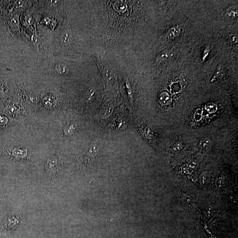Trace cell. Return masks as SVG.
Masks as SVG:
<instances>
[{"label":"cell","mask_w":238,"mask_h":238,"mask_svg":"<svg viewBox=\"0 0 238 238\" xmlns=\"http://www.w3.org/2000/svg\"><path fill=\"white\" fill-rule=\"evenodd\" d=\"M102 69V74L105 79L108 80H112L113 77L112 71L107 65L104 66Z\"/></svg>","instance_id":"3"},{"label":"cell","mask_w":238,"mask_h":238,"mask_svg":"<svg viewBox=\"0 0 238 238\" xmlns=\"http://www.w3.org/2000/svg\"><path fill=\"white\" fill-rule=\"evenodd\" d=\"M56 70L58 73L60 74H63V73H65V72L66 70V67L65 65H62V64H58L56 65L55 67Z\"/></svg>","instance_id":"5"},{"label":"cell","mask_w":238,"mask_h":238,"mask_svg":"<svg viewBox=\"0 0 238 238\" xmlns=\"http://www.w3.org/2000/svg\"><path fill=\"white\" fill-rule=\"evenodd\" d=\"M76 129V126L74 125H71L66 127L64 130V131L67 135H70L75 132Z\"/></svg>","instance_id":"4"},{"label":"cell","mask_w":238,"mask_h":238,"mask_svg":"<svg viewBox=\"0 0 238 238\" xmlns=\"http://www.w3.org/2000/svg\"><path fill=\"white\" fill-rule=\"evenodd\" d=\"M60 42L64 47H68L72 42V35L69 22L67 14L64 16V21L61 33L59 36Z\"/></svg>","instance_id":"1"},{"label":"cell","mask_w":238,"mask_h":238,"mask_svg":"<svg viewBox=\"0 0 238 238\" xmlns=\"http://www.w3.org/2000/svg\"><path fill=\"white\" fill-rule=\"evenodd\" d=\"M62 164L60 158L54 156L49 159L47 162V171L51 173H54L58 170L59 166Z\"/></svg>","instance_id":"2"}]
</instances>
